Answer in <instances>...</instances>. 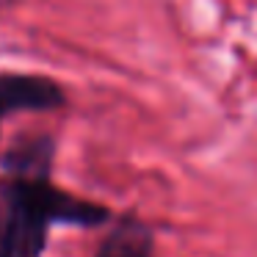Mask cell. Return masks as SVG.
Wrapping results in <instances>:
<instances>
[{"instance_id": "cell-4", "label": "cell", "mask_w": 257, "mask_h": 257, "mask_svg": "<svg viewBox=\"0 0 257 257\" xmlns=\"http://www.w3.org/2000/svg\"><path fill=\"white\" fill-rule=\"evenodd\" d=\"M155 235L136 216H122L102 238L94 257H152Z\"/></svg>"}, {"instance_id": "cell-2", "label": "cell", "mask_w": 257, "mask_h": 257, "mask_svg": "<svg viewBox=\"0 0 257 257\" xmlns=\"http://www.w3.org/2000/svg\"><path fill=\"white\" fill-rule=\"evenodd\" d=\"M67 102L64 89L42 75H0V113L56 111Z\"/></svg>"}, {"instance_id": "cell-1", "label": "cell", "mask_w": 257, "mask_h": 257, "mask_svg": "<svg viewBox=\"0 0 257 257\" xmlns=\"http://www.w3.org/2000/svg\"><path fill=\"white\" fill-rule=\"evenodd\" d=\"M111 210L56 188L50 177H12L0 183V257H42L53 224L102 227Z\"/></svg>"}, {"instance_id": "cell-5", "label": "cell", "mask_w": 257, "mask_h": 257, "mask_svg": "<svg viewBox=\"0 0 257 257\" xmlns=\"http://www.w3.org/2000/svg\"><path fill=\"white\" fill-rule=\"evenodd\" d=\"M0 116H3V113H0Z\"/></svg>"}, {"instance_id": "cell-3", "label": "cell", "mask_w": 257, "mask_h": 257, "mask_svg": "<svg viewBox=\"0 0 257 257\" xmlns=\"http://www.w3.org/2000/svg\"><path fill=\"white\" fill-rule=\"evenodd\" d=\"M53 152L56 144L50 136H25L6 150V155L0 158V166L12 177H50Z\"/></svg>"}]
</instances>
